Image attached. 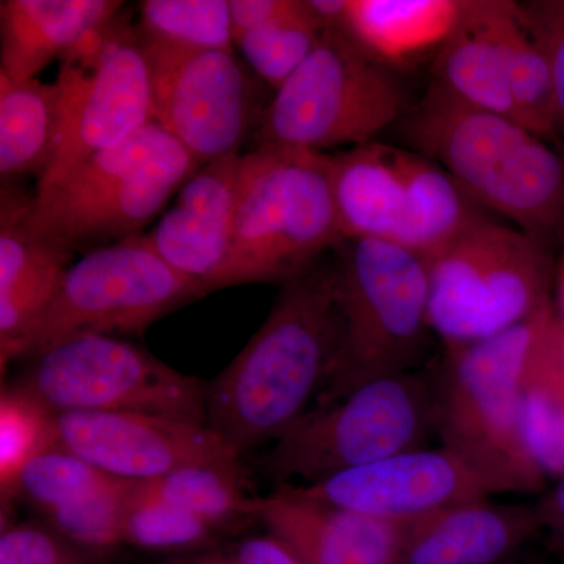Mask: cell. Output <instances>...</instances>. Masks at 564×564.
<instances>
[{
	"instance_id": "obj_1",
	"label": "cell",
	"mask_w": 564,
	"mask_h": 564,
	"mask_svg": "<svg viewBox=\"0 0 564 564\" xmlns=\"http://www.w3.org/2000/svg\"><path fill=\"white\" fill-rule=\"evenodd\" d=\"M343 337L336 261L284 282L269 317L206 388L207 425L239 454L274 443L310 411Z\"/></svg>"
},
{
	"instance_id": "obj_2",
	"label": "cell",
	"mask_w": 564,
	"mask_h": 564,
	"mask_svg": "<svg viewBox=\"0 0 564 564\" xmlns=\"http://www.w3.org/2000/svg\"><path fill=\"white\" fill-rule=\"evenodd\" d=\"M406 133L481 209L545 242L564 228L562 155L521 122L464 106L430 84Z\"/></svg>"
},
{
	"instance_id": "obj_3",
	"label": "cell",
	"mask_w": 564,
	"mask_h": 564,
	"mask_svg": "<svg viewBox=\"0 0 564 564\" xmlns=\"http://www.w3.org/2000/svg\"><path fill=\"white\" fill-rule=\"evenodd\" d=\"M552 307L489 339L448 348L436 369L441 447L462 459L491 496L540 492L547 481L527 448L521 381Z\"/></svg>"
},
{
	"instance_id": "obj_4",
	"label": "cell",
	"mask_w": 564,
	"mask_h": 564,
	"mask_svg": "<svg viewBox=\"0 0 564 564\" xmlns=\"http://www.w3.org/2000/svg\"><path fill=\"white\" fill-rule=\"evenodd\" d=\"M345 242L329 154L254 148L242 154L221 289L293 280Z\"/></svg>"
},
{
	"instance_id": "obj_5",
	"label": "cell",
	"mask_w": 564,
	"mask_h": 564,
	"mask_svg": "<svg viewBox=\"0 0 564 564\" xmlns=\"http://www.w3.org/2000/svg\"><path fill=\"white\" fill-rule=\"evenodd\" d=\"M202 163L155 121L32 195L25 228L73 252L140 234Z\"/></svg>"
},
{
	"instance_id": "obj_6",
	"label": "cell",
	"mask_w": 564,
	"mask_h": 564,
	"mask_svg": "<svg viewBox=\"0 0 564 564\" xmlns=\"http://www.w3.org/2000/svg\"><path fill=\"white\" fill-rule=\"evenodd\" d=\"M343 337L317 404L419 369L430 329L429 261L386 240H345L336 251Z\"/></svg>"
},
{
	"instance_id": "obj_7",
	"label": "cell",
	"mask_w": 564,
	"mask_h": 564,
	"mask_svg": "<svg viewBox=\"0 0 564 564\" xmlns=\"http://www.w3.org/2000/svg\"><path fill=\"white\" fill-rule=\"evenodd\" d=\"M436 417V369L381 378L307 411L274 441L263 464L280 486L317 484L426 447Z\"/></svg>"
},
{
	"instance_id": "obj_8",
	"label": "cell",
	"mask_w": 564,
	"mask_h": 564,
	"mask_svg": "<svg viewBox=\"0 0 564 564\" xmlns=\"http://www.w3.org/2000/svg\"><path fill=\"white\" fill-rule=\"evenodd\" d=\"M329 165L345 240H386L430 261L485 217L421 152L370 141L329 154Z\"/></svg>"
},
{
	"instance_id": "obj_9",
	"label": "cell",
	"mask_w": 564,
	"mask_h": 564,
	"mask_svg": "<svg viewBox=\"0 0 564 564\" xmlns=\"http://www.w3.org/2000/svg\"><path fill=\"white\" fill-rule=\"evenodd\" d=\"M429 323L445 348L480 343L551 306L547 242L481 218L429 261Z\"/></svg>"
},
{
	"instance_id": "obj_10",
	"label": "cell",
	"mask_w": 564,
	"mask_h": 564,
	"mask_svg": "<svg viewBox=\"0 0 564 564\" xmlns=\"http://www.w3.org/2000/svg\"><path fill=\"white\" fill-rule=\"evenodd\" d=\"M395 70L375 61L343 31L329 29L321 43L274 93L256 148L321 152L361 147L406 111Z\"/></svg>"
},
{
	"instance_id": "obj_11",
	"label": "cell",
	"mask_w": 564,
	"mask_h": 564,
	"mask_svg": "<svg viewBox=\"0 0 564 564\" xmlns=\"http://www.w3.org/2000/svg\"><path fill=\"white\" fill-rule=\"evenodd\" d=\"M18 391L52 415L141 413L207 425L206 388L128 340L80 334L28 358Z\"/></svg>"
},
{
	"instance_id": "obj_12",
	"label": "cell",
	"mask_w": 564,
	"mask_h": 564,
	"mask_svg": "<svg viewBox=\"0 0 564 564\" xmlns=\"http://www.w3.org/2000/svg\"><path fill=\"white\" fill-rule=\"evenodd\" d=\"M152 250L144 234L93 248L69 265L51 306L14 359H28L80 334H143L177 307L207 295Z\"/></svg>"
},
{
	"instance_id": "obj_13",
	"label": "cell",
	"mask_w": 564,
	"mask_h": 564,
	"mask_svg": "<svg viewBox=\"0 0 564 564\" xmlns=\"http://www.w3.org/2000/svg\"><path fill=\"white\" fill-rule=\"evenodd\" d=\"M55 80L62 93L61 137L36 192L154 121L143 41L121 11L62 58Z\"/></svg>"
},
{
	"instance_id": "obj_14",
	"label": "cell",
	"mask_w": 564,
	"mask_h": 564,
	"mask_svg": "<svg viewBox=\"0 0 564 564\" xmlns=\"http://www.w3.org/2000/svg\"><path fill=\"white\" fill-rule=\"evenodd\" d=\"M141 41L150 69L152 120L196 161L206 165L240 152L243 141L256 137L270 102L256 74L234 52Z\"/></svg>"
},
{
	"instance_id": "obj_15",
	"label": "cell",
	"mask_w": 564,
	"mask_h": 564,
	"mask_svg": "<svg viewBox=\"0 0 564 564\" xmlns=\"http://www.w3.org/2000/svg\"><path fill=\"white\" fill-rule=\"evenodd\" d=\"M51 448L132 481L152 480L193 464L232 466L240 456L209 425L141 413L54 415Z\"/></svg>"
},
{
	"instance_id": "obj_16",
	"label": "cell",
	"mask_w": 564,
	"mask_h": 564,
	"mask_svg": "<svg viewBox=\"0 0 564 564\" xmlns=\"http://www.w3.org/2000/svg\"><path fill=\"white\" fill-rule=\"evenodd\" d=\"M276 489L383 521L408 524L454 505L492 497L486 486L445 448H414L344 470L313 485Z\"/></svg>"
},
{
	"instance_id": "obj_17",
	"label": "cell",
	"mask_w": 564,
	"mask_h": 564,
	"mask_svg": "<svg viewBox=\"0 0 564 564\" xmlns=\"http://www.w3.org/2000/svg\"><path fill=\"white\" fill-rule=\"evenodd\" d=\"M242 152L203 165L150 234L152 250L207 292L221 289L231 252Z\"/></svg>"
},
{
	"instance_id": "obj_18",
	"label": "cell",
	"mask_w": 564,
	"mask_h": 564,
	"mask_svg": "<svg viewBox=\"0 0 564 564\" xmlns=\"http://www.w3.org/2000/svg\"><path fill=\"white\" fill-rule=\"evenodd\" d=\"M247 514L304 564H399L410 524L296 499L280 489L250 497Z\"/></svg>"
},
{
	"instance_id": "obj_19",
	"label": "cell",
	"mask_w": 564,
	"mask_h": 564,
	"mask_svg": "<svg viewBox=\"0 0 564 564\" xmlns=\"http://www.w3.org/2000/svg\"><path fill=\"white\" fill-rule=\"evenodd\" d=\"M541 532L536 507L473 500L410 522L399 564H505Z\"/></svg>"
},
{
	"instance_id": "obj_20",
	"label": "cell",
	"mask_w": 564,
	"mask_h": 564,
	"mask_svg": "<svg viewBox=\"0 0 564 564\" xmlns=\"http://www.w3.org/2000/svg\"><path fill=\"white\" fill-rule=\"evenodd\" d=\"M32 196L2 192L0 207V359L2 370L61 289L70 252L35 239L25 228Z\"/></svg>"
},
{
	"instance_id": "obj_21",
	"label": "cell",
	"mask_w": 564,
	"mask_h": 564,
	"mask_svg": "<svg viewBox=\"0 0 564 564\" xmlns=\"http://www.w3.org/2000/svg\"><path fill=\"white\" fill-rule=\"evenodd\" d=\"M118 0H2L0 74L11 80L39 79L88 33L120 13Z\"/></svg>"
},
{
	"instance_id": "obj_22",
	"label": "cell",
	"mask_w": 564,
	"mask_h": 564,
	"mask_svg": "<svg viewBox=\"0 0 564 564\" xmlns=\"http://www.w3.org/2000/svg\"><path fill=\"white\" fill-rule=\"evenodd\" d=\"M463 0H350L343 31L389 68L440 50L458 22Z\"/></svg>"
},
{
	"instance_id": "obj_23",
	"label": "cell",
	"mask_w": 564,
	"mask_h": 564,
	"mask_svg": "<svg viewBox=\"0 0 564 564\" xmlns=\"http://www.w3.org/2000/svg\"><path fill=\"white\" fill-rule=\"evenodd\" d=\"M432 73V85L455 101L521 122L502 58L486 25L484 0H463L458 22L437 50Z\"/></svg>"
},
{
	"instance_id": "obj_24",
	"label": "cell",
	"mask_w": 564,
	"mask_h": 564,
	"mask_svg": "<svg viewBox=\"0 0 564 564\" xmlns=\"http://www.w3.org/2000/svg\"><path fill=\"white\" fill-rule=\"evenodd\" d=\"M62 124L57 80H11L0 74V174L2 180L50 170Z\"/></svg>"
},
{
	"instance_id": "obj_25",
	"label": "cell",
	"mask_w": 564,
	"mask_h": 564,
	"mask_svg": "<svg viewBox=\"0 0 564 564\" xmlns=\"http://www.w3.org/2000/svg\"><path fill=\"white\" fill-rule=\"evenodd\" d=\"M489 35L502 58L519 120L541 139L555 135L554 91L543 50L527 28L521 6L484 0Z\"/></svg>"
},
{
	"instance_id": "obj_26",
	"label": "cell",
	"mask_w": 564,
	"mask_h": 564,
	"mask_svg": "<svg viewBox=\"0 0 564 564\" xmlns=\"http://www.w3.org/2000/svg\"><path fill=\"white\" fill-rule=\"evenodd\" d=\"M540 333L522 373V430L527 448L541 473L547 480L558 481L564 478V381L541 355L538 347Z\"/></svg>"
},
{
	"instance_id": "obj_27",
	"label": "cell",
	"mask_w": 564,
	"mask_h": 564,
	"mask_svg": "<svg viewBox=\"0 0 564 564\" xmlns=\"http://www.w3.org/2000/svg\"><path fill=\"white\" fill-rule=\"evenodd\" d=\"M141 492L184 508L212 527L248 516L239 464H193L173 473L137 481Z\"/></svg>"
},
{
	"instance_id": "obj_28",
	"label": "cell",
	"mask_w": 564,
	"mask_h": 564,
	"mask_svg": "<svg viewBox=\"0 0 564 564\" xmlns=\"http://www.w3.org/2000/svg\"><path fill=\"white\" fill-rule=\"evenodd\" d=\"M140 35L184 50L234 52L231 9L226 0H144Z\"/></svg>"
},
{
	"instance_id": "obj_29",
	"label": "cell",
	"mask_w": 564,
	"mask_h": 564,
	"mask_svg": "<svg viewBox=\"0 0 564 564\" xmlns=\"http://www.w3.org/2000/svg\"><path fill=\"white\" fill-rule=\"evenodd\" d=\"M325 29L315 20L307 0L280 20L267 22L234 40L248 68L262 82L280 90L313 54Z\"/></svg>"
},
{
	"instance_id": "obj_30",
	"label": "cell",
	"mask_w": 564,
	"mask_h": 564,
	"mask_svg": "<svg viewBox=\"0 0 564 564\" xmlns=\"http://www.w3.org/2000/svg\"><path fill=\"white\" fill-rule=\"evenodd\" d=\"M120 480L122 478L96 469L79 456L51 448L29 459L7 492L25 497L50 513L109 489Z\"/></svg>"
},
{
	"instance_id": "obj_31",
	"label": "cell",
	"mask_w": 564,
	"mask_h": 564,
	"mask_svg": "<svg viewBox=\"0 0 564 564\" xmlns=\"http://www.w3.org/2000/svg\"><path fill=\"white\" fill-rule=\"evenodd\" d=\"M212 525L199 516L141 492L133 484L122 522V543L154 551L192 547L209 536Z\"/></svg>"
},
{
	"instance_id": "obj_32",
	"label": "cell",
	"mask_w": 564,
	"mask_h": 564,
	"mask_svg": "<svg viewBox=\"0 0 564 564\" xmlns=\"http://www.w3.org/2000/svg\"><path fill=\"white\" fill-rule=\"evenodd\" d=\"M132 480H120L109 489L52 510L50 521L73 543L109 549L122 543V522L133 489Z\"/></svg>"
},
{
	"instance_id": "obj_33",
	"label": "cell",
	"mask_w": 564,
	"mask_h": 564,
	"mask_svg": "<svg viewBox=\"0 0 564 564\" xmlns=\"http://www.w3.org/2000/svg\"><path fill=\"white\" fill-rule=\"evenodd\" d=\"M52 415L35 400L18 389L2 392L0 400V481L2 491L11 484L25 463L47 451Z\"/></svg>"
},
{
	"instance_id": "obj_34",
	"label": "cell",
	"mask_w": 564,
	"mask_h": 564,
	"mask_svg": "<svg viewBox=\"0 0 564 564\" xmlns=\"http://www.w3.org/2000/svg\"><path fill=\"white\" fill-rule=\"evenodd\" d=\"M527 28L543 50L551 68L555 129L564 137V2L521 7Z\"/></svg>"
},
{
	"instance_id": "obj_35",
	"label": "cell",
	"mask_w": 564,
	"mask_h": 564,
	"mask_svg": "<svg viewBox=\"0 0 564 564\" xmlns=\"http://www.w3.org/2000/svg\"><path fill=\"white\" fill-rule=\"evenodd\" d=\"M0 564H84V558L51 530L22 524L0 536Z\"/></svg>"
},
{
	"instance_id": "obj_36",
	"label": "cell",
	"mask_w": 564,
	"mask_h": 564,
	"mask_svg": "<svg viewBox=\"0 0 564 564\" xmlns=\"http://www.w3.org/2000/svg\"><path fill=\"white\" fill-rule=\"evenodd\" d=\"M300 0H231V24L234 40L242 33L259 28L299 9Z\"/></svg>"
},
{
	"instance_id": "obj_37",
	"label": "cell",
	"mask_w": 564,
	"mask_h": 564,
	"mask_svg": "<svg viewBox=\"0 0 564 564\" xmlns=\"http://www.w3.org/2000/svg\"><path fill=\"white\" fill-rule=\"evenodd\" d=\"M236 564H304L288 545L269 534L245 541L237 551Z\"/></svg>"
},
{
	"instance_id": "obj_38",
	"label": "cell",
	"mask_w": 564,
	"mask_h": 564,
	"mask_svg": "<svg viewBox=\"0 0 564 564\" xmlns=\"http://www.w3.org/2000/svg\"><path fill=\"white\" fill-rule=\"evenodd\" d=\"M536 508L543 522V532H547L552 547L564 564V478L556 481Z\"/></svg>"
},
{
	"instance_id": "obj_39",
	"label": "cell",
	"mask_w": 564,
	"mask_h": 564,
	"mask_svg": "<svg viewBox=\"0 0 564 564\" xmlns=\"http://www.w3.org/2000/svg\"><path fill=\"white\" fill-rule=\"evenodd\" d=\"M555 313L564 322V254L556 276V307Z\"/></svg>"
},
{
	"instance_id": "obj_40",
	"label": "cell",
	"mask_w": 564,
	"mask_h": 564,
	"mask_svg": "<svg viewBox=\"0 0 564 564\" xmlns=\"http://www.w3.org/2000/svg\"><path fill=\"white\" fill-rule=\"evenodd\" d=\"M196 564H236V563H234V560H231V562H228V560H207V562L196 563Z\"/></svg>"
},
{
	"instance_id": "obj_41",
	"label": "cell",
	"mask_w": 564,
	"mask_h": 564,
	"mask_svg": "<svg viewBox=\"0 0 564 564\" xmlns=\"http://www.w3.org/2000/svg\"><path fill=\"white\" fill-rule=\"evenodd\" d=\"M505 564H527V563H522V562H519V560H511V562H508V563H505Z\"/></svg>"
}]
</instances>
